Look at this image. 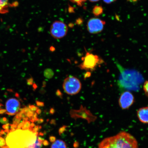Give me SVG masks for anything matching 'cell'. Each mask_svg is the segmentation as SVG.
Wrapping results in <instances>:
<instances>
[{
	"mask_svg": "<svg viewBox=\"0 0 148 148\" xmlns=\"http://www.w3.org/2000/svg\"><path fill=\"white\" fill-rule=\"evenodd\" d=\"M116 64L120 73L118 82L119 88L122 90L138 91L144 81L141 74L135 70L125 69L119 64Z\"/></svg>",
	"mask_w": 148,
	"mask_h": 148,
	"instance_id": "1",
	"label": "cell"
},
{
	"mask_svg": "<svg viewBox=\"0 0 148 148\" xmlns=\"http://www.w3.org/2000/svg\"><path fill=\"white\" fill-rule=\"evenodd\" d=\"M98 148H138V145L134 136L122 131L115 136L104 138L99 143Z\"/></svg>",
	"mask_w": 148,
	"mask_h": 148,
	"instance_id": "2",
	"label": "cell"
},
{
	"mask_svg": "<svg viewBox=\"0 0 148 148\" xmlns=\"http://www.w3.org/2000/svg\"><path fill=\"white\" fill-rule=\"evenodd\" d=\"M37 138L32 131L16 129L7 135L5 141L9 148H27L35 143Z\"/></svg>",
	"mask_w": 148,
	"mask_h": 148,
	"instance_id": "3",
	"label": "cell"
},
{
	"mask_svg": "<svg viewBox=\"0 0 148 148\" xmlns=\"http://www.w3.org/2000/svg\"><path fill=\"white\" fill-rule=\"evenodd\" d=\"M82 60V62L78 66V67L81 69L91 71H94L97 66L104 62L98 55L88 52L83 57Z\"/></svg>",
	"mask_w": 148,
	"mask_h": 148,
	"instance_id": "4",
	"label": "cell"
},
{
	"mask_svg": "<svg viewBox=\"0 0 148 148\" xmlns=\"http://www.w3.org/2000/svg\"><path fill=\"white\" fill-rule=\"evenodd\" d=\"M65 92L68 95H73L78 94L82 88L80 80L75 77L69 76L64 79L62 85Z\"/></svg>",
	"mask_w": 148,
	"mask_h": 148,
	"instance_id": "5",
	"label": "cell"
},
{
	"mask_svg": "<svg viewBox=\"0 0 148 148\" xmlns=\"http://www.w3.org/2000/svg\"><path fill=\"white\" fill-rule=\"evenodd\" d=\"M68 31L67 26L63 22L55 21L52 24L50 28V33L53 38L60 39L65 36Z\"/></svg>",
	"mask_w": 148,
	"mask_h": 148,
	"instance_id": "6",
	"label": "cell"
},
{
	"mask_svg": "<svg viewBox=\"0 0 148 148\" xmlns=\"http://www.w3.org/2000/svg\"><path fill=\"white\" fill-rule=\"evenodd\" d=\"M69 114L72 118L76 120L79 118H82L88 120V123L93 120L94 116L86 107L81 105L78 110H71Z\"/></svg>",
	"mask_w": 148,
	"mask_h": 148,
	"instance_id": "7",
	"label": "cell"
},
{
	"mask_svg": "<svg viewBox=\"0 0 148 148\" xmlns=\"http://www.w3.org/2000/svg\"><path fill=\"white\" fill-rule=\"evenodd\" d=\"M105 22L97 18H92L88 20L87 27L88 32L96 34L100 33L103 30Z\"/></svg>",
	"mask_w": 148,
	"mask_h": 148,
	"instance_id": "8",
	"label": "cell"
},
{
	"mask_svg": "<svg viewBox=\"0 0 148 148\" xmlns=\"http://www.w3.org/2000/svg\"><path fill=\"white\" fill-rule=\"evenodd\" d=\"M134 95L129 91H125L122 93L119 100V104L123 110L128 109L134 102Z\"/></svg>",
	"mask_w": 148,
	"mask_h": 148,
	"instance_id": "9",
	"label": "cell"
},
{
	"mask_svg": "<svg viewBox=\"0 0 148 148\" xmlns=\"http://www.w3.org/2000/svg\"><path fill=\"white\" fill-rule=\"evenodd\" d=\"M5 106L6 113L10 116L16 115L21 109L20 102L14 98H10L7 100L5 103Z\"/></svg>",
	"mask_w": 148,
	"mask_h": 148,
	"instance_id": "10",
	"label": "cell"
},
{
	"mask_svg": "<svg viewBox=\"0 0 148 148\" xmlns=\"http://www.w3.org/2000/svg\"><path fill=\"white\" fill-rule=\"evenodd\" d=\"M137 116L142 123H148V107H142L137 111Z\"/></svg>",
	"mask_w": 148,
	"mask_h": 148,
	"instance_id": "11",
	"label": "cell"
},
{
	"mask_svg": "<svg viewBox=\"0 0 148 148\" xmlns=\"http://www.w3.org/2000/svg\"><path fill=\"white\" fill-rule=\"evenodd\" d=\"M10 0H0V14H5L8 12Z\"/></svg>",
	"mask_w": 148,
	"mask_h": 148,
	"instance_id": "12",
	"label": "cell"
},
{
	"mask_svg": "<svg viewBox=\"0 0 148 148\" xmlns=\"http://www.w3.org/2000/svg\"><path fill=\"white\" fill-rule=\"evenodd\" d=\"M51 148H67V147L64 141L57 140L52 144Z\"/></svg>",
	"mask_w": 148,
	"mask_h": 148,
	"instance_id": "13",
	"label": "cell"
},
{
	"mask_svg": "<svg viewBox=\"0 0 148 148\" xmlns=\"http://www.w3.org/2000/svg\"><path fill=\"white\" fill-rule=\"evenodd\" d=\"M103 9L101 6L99 5H96L94 7L92 10V13L94 16H98L100 15L103 13Z\"/></svg>",
	"mask_w": 148,
	"mask_h": 148,
	"instance_id": "14",
	"label": "cell"
},
{
	"mask_svg": "<svg viewBox=\"0 0 148 148\" xmlns=\"http://www.w3.org/2000/svg\"><path fill=\"white\" fill-rule=\"evenodd\" d=\"M21 129L23 130H29L32 131V129L31 127L30 122L29 121H25Z\"/></svg>",
	"mask_w": 148,
	"mask_h": 148,
	"instance_id": "15",
	"label": "cell"
},
{
	"mask_svg": "<svg viewBox=\"0 0 148 148\" xmlns=\"http://www.w3.org/2000/svg\"><path fill=\"white\" fill-rule=\"evenodd\" d=\"M21 119L22 118L17 114L14 117L13 120V123L18 126L19 124Z\"/></svg>",
	"mask_w": 148,
	"mask_h": 148,
	"instance_id": "16",
	"label": "cell"
},
{
	"mask_svg": "<svg viewBox=\"0 0 148 148\" xmlns=\"http://www.w3.org/2000/svg\"><path fill=\"white\" fill-rule=\"evenodd\" d=\"M73 3H76L79 6H81L86 0H69Z\"/></svg>",
	"mask_w": 148,
	"mask_h": 148,
	"instance_id": "17",
	"label": "cell"
},
{
	"mask_svg": "<svg viewBox=\"0 0 148 148\" xmlns=\"http://www.w3.org/2000/svg\"><path fill=\"white\" fill-rule=\"evenodd\" d=\"M143 89L146 95L148 97V80L144 83L143 86Z\"/></svg>",
	"mask_w": 148,
	"mask_h": 148,
	"instance_id": "18",
	"label": "cell"
},
{
	"mask_svg": "<svg viewBox=\"0 0 148 148\" xmlns=\"http://www.w3.org/2000/svg\"><path fill=\"white\" fill-rule=\"evenodd\" d=\"M42 143L39 140L38 138H37L36 141L35 143L34 148H41Z\"/></svg>",
	"mask_w": 148,
	"mask_h": 148,
	"instance_id": "19",
	"label": "cell"
},
{
	"mask_svg": "<svg viewBox=\"0 0 148 148\" xmlns=\"http://www.w3.org/2000/svg\"><path fill=\"white\" fill-rule=\"evenodd\" d=\"M6 141H5V138L0 136V147H3V146H5L6 145Z\"/></svg>",
	"mask_w": 148,
	"mask_h": 148,
	"instance_id": "20",
	"label": "cell"
},
{
	"mask_svg": "<svg viewBox=\"0 0 148 148\" xmlns=\"http://www.w3.org/2000/svg\"><path fill=\"white\" fill-rule=\"evenodd\" d=\"M29 107L30 108L31 110H32L34 112H36V111L38 109V107L35 106L34 105H29Z\"/></svg>",
	"mask_w": 148,
	"mask_h": 148,
	"instance_id": "21",
	"label": "cell"
},
{
	"mask_svg": "<svg viewBox=\"0 0 148 148\" xmlns=\"http://www.w3.org/2000/svg\"><path fill=\"white\" fill-rule=\"evenodd\" d=\"M66 128V126H63L60 127V128L59 129V134L61 135L62 134V133H63L64 131H65Z\"/></svg>",
	"mask_w": 148,
	"mask_h": 148,
	"instance_id": "22",
	"label": "cell"
},
{
	"mask_svg": "<svg viewBox=\"0 0 148 148\" xmlns=\"http://www.w3.org/2000/svg\"><path fill=\"white\" fill-rule=\"evenodd\" d=\"M25 120H23V121H22L21 123H19V124L18 125L17 129H21L22 127L23 126V125L24 123H25Z\"/></svg>",
	"mask_w": 148,
	"mask_h": 148,
	"instance_id": "23",
	"label": "cell"
},
{
	"mask_svg": "<svg viewBox=\"0 0 148 148\" xmlns=\"http://www.w3.org/2000/svg\"><path fill=\"white\" fill-rule=\"evenodd\" d=\"M10 124L8 123L3 125V128L5 130H9Z\"/></svg>",
	"mask_w": 148,
	"mask_h": 148,
	"instance_id": "24",
	"label": "cell"
},
{
	"mask_svg": "<svg viewBox=\"0 0 148 148\" xmlns=\"http://www.w3.org/2000/svg\"><path fill=\"white\" fill-rule=\"evenodd\" d=\"M49 139L51 143H53V142H55L56 140V138L55 137L53 136H51L49 138Z\"/></svg>",
	"mask_w": 148,
	"mask_h": 148,
	"instance_id": "25",
	"label": "cell"
},
{
	"mask_svg": "<svg viewBox=\"0 0 148 148\" xmlns=\"http://www.w3.org/2000/svg\"><path fill=\"white\" fill-rule=\"evenodd\" d=\"M6 112V110L5 109L2 108L0 107V114H2Z\"/></svg>",
	"mask_w": 148,
	"mask_h": 148,
	"instance_id": "26",
	"label": "cell"
},
{
	"mask_svg": "<svg viewBox=\"0 0 148 148\" xmlns=\"http://www.w3.org/2000/svg\"><path fill=\"white\" fill-rule=\"evenodd\" d=\"M105 3H110L115 1L116 0H103Z\"/></svg>",
	"mask_w": 148,
	"mask_h": 148,
	"instance_id": "27",
	"label": "cell"
},
{
	"mask_svg": "<svg viewBox=\"0 0 148 148\" xmlns=\"http://www.w3.org/2000/svg\"><path fill=\"white\" fill-rule=\"evenodd\" d=\"M3 135H5V136H7V134L5 132L4 130H1V131H0V136H3Z\"/></svg>",
	"mask_w": 148,
	"mask_h": 148,
	"instance_id": "28",
	"label": "cell"
},
{
	"mask_svg": "<svg viewBox=\"0 0 148 148\" xmlns=\"http://www.w3.org/2000/svg\"><path fill=\"white\" fill-rule=\"evenodd\" d=\"M79 144L78 142H75L73 144V147L75 148H77L79 147Z\"/></svg>",
	"mask_w": 148,
	"mask_h": 148,
	"instance_id": "29",
	"label": "cell"
},
{
	"mask_svg": "<svg viewBox=\"0 0 148 148\" xmlns=\"http://www.w3.org/2000/svg\"><path fill=\"white\" fill-rule=\"evenodd\" d=\"M42 143H43V145L45 146L49 145V142H48V141H47V140H44V141Z\"/></svg>",
	"mask_w": 148,
	"mask_h": 148,
	"instance_id": "30",
	"label": "cell"
},
{
	"mask_svg": "<svg viewBox=\"0 0 148 148\" xmlns=\"http://www.w3.org/2000/svg\"><path fill=\"white\" fill-rule=\"evenodd\" d=\"M36 103L38 106H43L44 105V103L40 101L36 102Z\"/></svg>",
	"mask_w": 148,
	"mask_h": 148,
	"instance_id": "31",
	"label": "cell"
},
{
	"mask_svg": "<svg viewBox=\"0 0 148 148\" xmlns=\"http://www.w3.org/2000/svg\"><path fill=\"white\" fill-rule=\"evenodd\" d=\"M36 112L37 114H39L41 113V110H40V109H38V110L36 111Z\"/></svg>",
	"mask_w": 148,
	"mask_h": 148,
	"instance_id": "32",
	"label": "cell"
},
{
	"mask_svg": "<svg viewBox=\"0 0 148 148\" xmlns=\"http://www.w3.org/2000/svg\"><path fill=\"white\" fill-rule=\"evenodd\" d=\"M38 123H42L44 121V120L43 119H38Z\"/></svg>",
	"mask_w": 148,
	"mask_h": 148,
	"instance_id": "33",
	"label": "cell"
},
{
	"mask_svg": "<svg viewBox=\"0 0 148 148\" xmlns=\"http://www.w3.org/2000/svg\"><path fill=\"white\" fill-rule=\"evenodd\" d=\"M55 112V110L53 109L52 108L50 110V113L51 114H53Z\"/></svg>",
	"mask_w": 148,
	"mask_h": 148,
	"instance_id": "34",
	"label": "cell"
},
{
	"mask_svg": "<svg viewBox=\"0 0 148 148\" xmlns=\"http://www.w3.org/2000/svg\"><path fill=\"white\" fill-rule=\"evenodd\" d=\"M35 126V124L32 123L31 124V128L32 129Z\"/></svg>",
	"mask_w": 148,
	"mask_h": 148,
	"instance_id": "35",
	"label": "cell"
},
{
	"mask_svg": "<svg viewBox=\"0 0 148 148\" xmlns=\"http://www.w3.org/2000/svg\"><path fill=\"white\" fill-rule=\"evenodd\" d=\"M5 132L6 133V134H9L10 133V131H9V130H4Z\"/></svg>",
	"mask_w": 148,
	"mask_h": 148,
	"instance_id": "36",
	"label": "cell"
},
{
	"mask_svg": "<svg viewBox=\"0 0 148 148\" xmlns=\"http://www.w3.org/2000/svg\"><path fill=\"white\" fill-rule=\"evenodd\" d=\"M92 2H97L99 1V0H89Z\"/></svg>",
	"mask_w": 148,
	"mask_h": 148,
	"instance_id": "37",
	"label": "cell"
},
{
	"mask_svg": "<svg viewBox=\"0 0 148 148\" xmlns=\"http://www.w3.org/2000/svg\"><path fill=\"white\" fill-rule=\"evenodd\" d=\"M1 148H9V147L7 145L3 146V147H1Z\"/></svg>",
	"mask_w": 148,
	"mask_h": 148,
	"instance_id": "38",
	"label": "cell"
},
{
	"mask_svg": "<svg viewBox=\"0 0 148 148\" xmlns=\"http://www.w3.org/2000/svg\"><path fill=\"white\" fill-rule=\"evenodd\" d=\"M2 106H3V105L1 103H0V107H2Z\"/></svg>",
	"mask_w": 148,
	"mask_h": 148,
	"instance_id": "39",
	"label": "cell"
},
{
	"mask_svg": "<svg viewBox=\"0 0 148 148\" xmlns=\"http://www.w3.org/2000/svg\"><path fill=\"white\" fill-rule=\"evenodd\" d=\"M40 134H41V133H40ZM41 135V134H40V135ZM42 136H43V134H42Z\"/></svg>",
	"mask_w": 148,
	"mask_h": 148,
	"instance_id": "40",
	"label": "cell"
},
{
	"mask_svg": "<svg viewBox=\"0 0 148 148\" xmlns=\"http://www.w3.org/2000/svg\"><path fill=\"white\" fill-rule=\"evenodd\" d=\"M0 130H1V129H0Z\"/></svg>",
	"mask_w": 148,
	"mask_h": 148,
	"instance_id": "41",
	"label": "cell"
}]
</instances>
